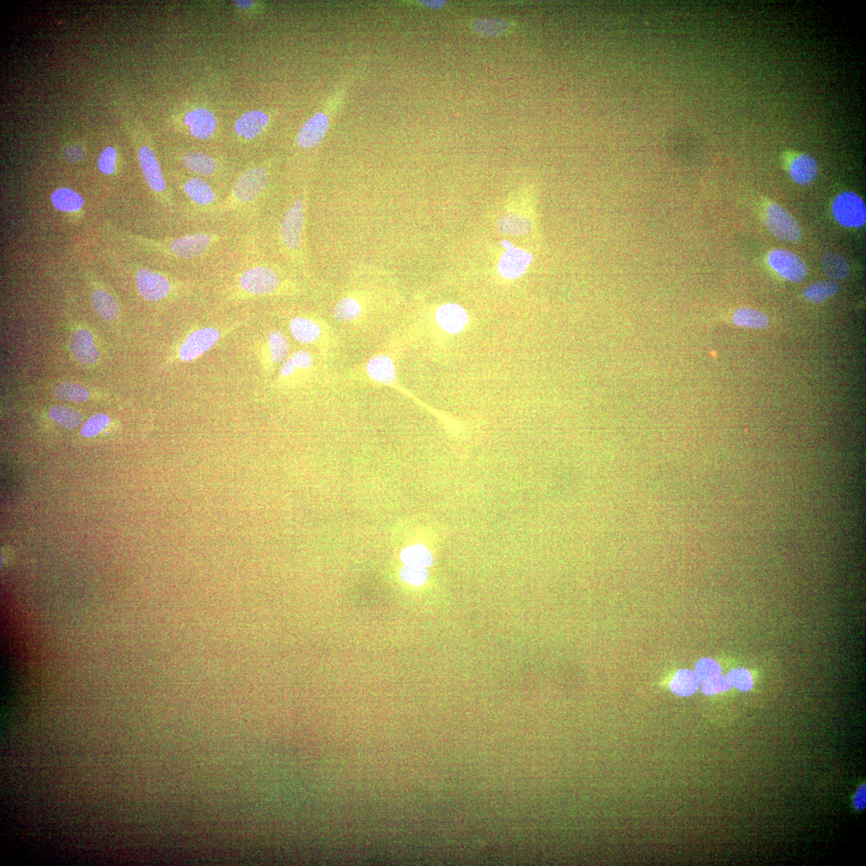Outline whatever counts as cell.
I'll return each mask as SVG.
<instances>
[{
  "label": "cell",
  "mask_w": 866,
  "mask_h": 866,
  "mask_svg": "<svg viewBox=\"0 0 866 866\" xmlns=\"http://www.w3.org/2000/svg\"><path fill=\"white\" fill-rule=\"evenodd\" d=\"M49 417L53 422L68 430H73L82 423L81 414L70 407L55 405L50 408Z\"/></svg>",
  "instance_id": "4316f807"
},
{
  "label": "cell",
  "mask_w": 866,
  "mask_h": 866,
  "mask_svg": "<svg viewBox=\"0 0 866 866\" xmlns=\"http://www.w3.org/2000/svg\"><path fill=\"white\" fill-rule=\"evenodd\" d=\"M54 395L58 400L71 402H82L89 398V393L84 387L72 382H63L58 385Z\"/></svg>",
  "instance_id": "f546056e"
},
{
  "label": "cell",
  "mask_w": 866,
  "mask_h": 866,
  "mask_svg": "<svg viewBox=\"0 0 866 866\" xmlns=\"http://www.w3.org/2000/svg\"><path fill=\"white\" fill-rule=\"evenodd\" d=\"M421 3H422L424 6L434 9L442 8L445 3L444 1H422Z\"/></svg>",
  "instance_id": "60d3db41"
},
{
  "label": "cell",
  "mask_w": 866,
  "mask_h": 866,
  "mask_svg": "<svg viewBox=\"0 0 866 866\" xmlns=\"http://www.w3.org/2000/svg\"><path fill=\"white\" fill-rule=\"evenodd\" d=\"M138 291L147 301L166 299L173 290L172 281L162 273L148 268L138 270L136 276Z\"/></svg>",
  "instance_id": "9c48e42d"
},
{
  "label": "cell",
  "mask_w": 866,
  "mask_h": 866,
  "mask_svg": "<svg viewBox=\"0 0 866 866\" xmlns=\"http://www.w3.org/2000/svg\"><path fill=\"white\" fill-rule=\"evenodd\" d=\"M70 349L74 358L79 363L94 365L99 359V353L92 334L87 329H78L72 334Z\"/></svg>",
  "instance_id": "4fadbf2b"
},
{
  "label": "cell",
  "mask_w": 866,
  "mask_h": 866,
  "mask_svg": "<svg viewBox=\"0 0 866 866\" xmlns=\"http://www.w3.org/2000/svg\"><path fill=\"white\" fill-rule=\"evenodd\" d=\"M726 677L732 687H735L742 692H748L753 686L752 674L745 668L735 669L727 674Z\"/></svg>",
  "instance_id": "e575fe53"
},
{
  "label": "cell",
  "mask_w": 866,
  "mask_h": 866,
  "mask_svg": "<svg viewBox=\"0 0 866 866\" xmlns=\"http://www.w3.org/2000/svg\"><path fill=\"white\" fill-rule=\"evenodd\" d=\"M699 683V680L693 672L683 669L674 674L670 688L672 692L679 697H690L697 693Z\"/></svg>",
  "instance_id": "44dd1931"
},
{
  "label": "cell",
  "mask_w": 866,
  "mask_h": 866,
  "mask_svg": "<svg viewBox=\"0 0 866 866\" xmlns=\"http://www.w3.org/2000/svg\"><path fill=\"white\" fill-rule=\"evenodd\" d=\"M268 344L270 358L274 363H279L284 360L289 353V343L284 334L279 332H272L268 336Z\"/></svg>",
  "instance_id": "4dcf8cb0"
},
{
  "label": "cell",
  "mask_w": 866,
  "mask_h": 866,
  "mask_svg": "<svg viewBox=\"0 0 866 866\" xmlns=\"http://www.w3.org/2000/svg\"><path fill=\"white\" fill-rule=\"evenodd\" d=\"M731 684L726 676H719L705 680L702 684V692L705 695H711L727 692L731 688Z\"/></svg>",
  "instance_id": "8d00e7d4"
},
{
  "label": "cell",
  "mask_w": 866,
  "mask_h": 866,
  "mask_svg": "<svg viewBox=\"0 0 866 866\" xmlns=\"http://www.w3.org/2000/svg\"><path fill=\"white\" fill-rule=\"evenodd\" d=\"M694 673L699 680V682L703 683L706 679L721 674V668L718 663L713 660V658H704L695 665Z\"/></svg>",
  "instance_id": "836d02e7"
},
{
  "label": "cell",
  "mask_w": 866,
  "mask_h": 866,
  "mask_svg": "<svg viewBox=\"0 0 866 866\" xmlns=\"http://www.w3.org/2000/svg\"><path fill=\"white\" fill-rule=\"evenodd\" d=\"M220 332L214 327H204L194 332L185 340L179 350L180 359L188 362L201 357L219 341Z\"/></svg>",
  "instance_id": "30bf717a"
},
{
  "label": "cell",
  "mask_w": 866,
  "mask_h": 866,
  "mask_svg": "<svg viewBox=\"0 0 866 866\" xmlns=\"http://www.w3.org/2000/svg\"><path fill=\"white\" fill-rule=\"evenodd\" d=\"M435 318L443 330L451 334L460 333L469 320L464 308L455 304L440 306Z\"/></svg>",
  "instance_id": "e0dca14e"
},
{
  "label": "cell",
  "mask_w": 866,
  "mask_h": 866,
  "mask_svg": "<svg viewBox=\"0 0 866 866\" xmlns=\"http://www.w3.org/2000/svg\"><path fill=\"white\" fill-rule=\"evenodd\" d=\"M274 256L263 245L254 230L244 231L232 247L210 269L231 276L233 297H268L277 293L284 281Z\"/></svg>",
  "instance_id": "6da1fadb"
},
{
  "label": "cell",
  "mask_w": 866,
  "mask_h": 866,
  "mask_svg": "<svg viewBox=\"0 0 866 866\" xmlns=\"http://www.w3.org/2000/svg\"><path fill=\"white\" fill-rule=\"evenodd\" d=\"M532 261V256L523 249L513 248L502 255L498 264L499 272L506 279H516L523 275Z\"/></svg>",
  "instance_id": "2e32d148"
},
{
  "label": "cell",
  "mask_w": 866,
  "mask_h": 866,
  "mask_svg": "<svg viewBox=\"0 0 866 866\" xmlns=\"http://www.w3.org/2000/svg\"><path fill=\"white\" fill-rule=\"evenodd\" d=\"M832 214L843 227L862 228L866 222V206L864 200L852 191L839 194L832 204Z\"/></svg>",
  "instance_id": "5b68a950"
},
{
  "label": "cell",
  "mask_w": 866,
  "mask_h": 866,
  "mask_svg": "<svg viewBox=\"0 0 866 866\" xmlns=\"http://www.w3.org/2000/svg\"><path fill=\"white\" fill-rule=\"evenodd\" d=\"M788 173L795 183L800 185H810L819 173V164L810 154L796 153L788 162Z\"/></svg>",
  "instance_id": "7c38bea8"
},
{
  "label": "cell",
  "mask_w": 866,
  "mask_h": 866,
  "mask_svg": "<svg viewBox=\"0 0 866 866\" xmlns=\"http://www.w3.org/2000/svg\"><path fill=\"white\" fill-rule=\"evenodd\" d=\"M403 564L407 566L426 568L431 566L433 557L426 547L422 545H414L407 547L401 555Z\"/></svg>",
  "instance_id": "d4e9b609"
},
{
  "label": "cell",
  "mask_w": 866,
  "mask_h": 866,
  "mask_svg": "<svg viewBox=\"0 0 866 866\" xmlns=\"http://www.w3.org/2000/svg\"><path fill=\"white\" fill-rule=\"evenodd\" d=\"M269 120L268 115L263 111H249L236 121L235 134L243 141H252L263 134Z\"/></svg>",
  "instance_id": "5bb4252c"
},
{
  "label": "cell",
  "mask_w": 866,
  "mask_h": 866,
  "mask_svg": "<svg viewBox=\"0 0 866 866\" xmlns=\"http://www.w3.org/2000/svg\"><path fill=\"white\" fill-rule=\"evenodd\" d=\"M328 118L325 114H317L308 119L302 126L297 137V143L301 148H311L320 144L328 130Z\"/></svg>",
  "instance_id": "9a60e30c"
},
{
  "label": "cell",
  "mask_w": 866,
  "mask_h": 866,
  "mask_svg": "<svg viewBox=\"0 0 866 866\" xmlns=\"http://www.w3.org/2000/svg\"><path fill=\"white\" fill-rule=\"evenodd\" d=\"M839 290L840 286L835 281L823 280L807 286L803 295L807 300L814 304H821L837 294Z\"/></svg>",
  "instance_id": "603a6c76"
},
{
  "label": "cell",
  "mask_w": 866,
  "mask_h": 866,
  "mask_svg": "<svg viewBox=\"0 0 866 866\" xmlns=\"http://www.w3.org/2000/svg\"><path fill=\"white\" fill-rule=\"evenodd\" d=\"M304 196H300V198L291 201V205L286 206L280 215L277 224L262 222L254 229L268 251L277 243L279 252H283L294 263H302L306 224V200Z\"/></svg>",
  "instance_id": "3957f363"
},
{
  "label": "cell",
  "mask_w": 866,
  "mask_h": 866,
  "mask_svg": "<svg viewBox=\"0 0 866 866\" xmlns=\"http://www.w3.org/2000/svg\"><path fill=\"white\" fill-rule=\"evenodd\" d=\"M184 122L191 136L199 141H208L214 136L217 120L209 109L198 108L185 115Z\"/></svg>",
  "instance_id": "8fae6325"
},
{
  "label": "cell",
  "mask_w": 866,
  "mask_h": 866,
  "mask_svg": "<svg viewBox=\"0 0 866 866\" xmlns=\"http://www.w3.org/2000/svg\"><path fill=\"white\" fill-rule=\"evenodd\" d=\"M289 327L292 336L302 343H314L321 334L320 327L311 318L304 317L292 318Z\"/></svg>",
  "instance_id": "d6986e66"
},
{
  "label": "cell",
  "mask_w": 866,
  "mask_h": 866,
  "mask_svg": "<svg viewBox=\"0 0 866 866\" xmlns=\"http://www.w3.org/2000/svg\"><path fill=\"white\" fill-rule=\"evenodd\" d=\"M84 155V150L82 146L74 145L69 146L65 151V156L68 161L72 162H77L81 161Z\"/></svg>",
  "instance_id": "f35d334b"
},
{
  "label": "cell",
  "mask_w": 866,
  "mask_h": 866,
  "mask_svg": "<svg viewBox=\"0 0 866 866\" xmlns=\"http://www.w3.org/2000/svg\"><path fill=\"white\" fill-rule=\"evenodd\" d=\"M400 576L403 582L412 586L419 587L427 581L428 573L424 568L405 566L401 571Z\"/></svg>",
  "instance_id": "d590c367"
},
{
  "label": "cell",
  "mask_w": 866,
  "mask_h": 866,
  "mask_svg": "<svg viewBox=\"0 0 866 866\" xmlns=\"http://www.w3.org/2000/svg\"><path fill=\"white\" fill-rule=\"evenodd\" d=\"M853 805L855 807H856V809L859 810H863L865 809V805H866L865 784H863L862 787H860L858 789L856 795H855L854 799H853Z\"/></svg>",
  "instance_id": "ab89813d"
},
{
  "label": "cell",
  "mask_w": 866,
  "mask_h": 866,
  "mask_svg": "<svg viewBox=\"0 0 866 866\" xmlns=\"http://www.w3.org/2000/svg\"><path fill=\"white\" fill-rule=\"evenodd\" d=\"M138 161L148 187L157 196L159 201L172 207L173 196L169 194L160 162L153 148L148 146H141L138 151Z\"/></svg>",
  "instance_id": "8992f818"
},
{
  "label": "cell",
  "mask_w": 866,
  "mask_h": 866,
  "mask_svg": "<svg viewBox=\"0 0 866 866\" xmlns=\"http://www.w3.org/2000/svg\"><path fill=\"white\" fill-rule=\"evenodd\" d=\"M110 424V419L105 414H95V415L90 417L87 422L83 425L81 433L84 438H91L95 437L100 433L108 426Z\"/></svg>",
  "instance_id": "d6a6232c"
},
{
  "label": "cell",
  "mask_w": 866,
  "mask_h": 866,
  "mask_svg": "<svg viewBox=\"0 0 866 866\" xmlns=\"http://www.w3.org/2000/svg\"><path fill=\"white\" fill-rule=\"evenodd\" d=\"M532 223L527 217L517 215H504L497 222L499 231L513 235H525L532 229Z\"/></svg>",
  "instance_id": "83f0119b"
},
{
  "label": "cell",
  "mask_w": 866,
  "mask_h": 866,
  "mask_svg": "<svg viewBox=\"0 0 866 866\" xmlns=\"http://www.w3.org/2000/svg\"><path fill=\"white\" fill-rule=\"evenodd\" d=\"M116 152L113 147L106 148L98 159V167L103 173L110 175L114 172Z\"/></svg>",
  "instance_id": "74e56055"
},
{
  "label": "cell",
  "mask_w": 866,
  "mask_h": 866,
  "mask_svg": "<svg viewBox=\"0 0 866 866\" xmlns=\"http://www.w3.org/2000/svg\"><path fill=\"white\" fill-rule=\"evenodd\" d=\"M236 6L242 10H247L254 6V1H235Z\"/></svg>",
  "instance_id": "b9f144b4"
},
{
  "label": "cell",
  "mask_w": 866,
  "mask_h": 866,
  "mask_svg": "<svg viewBox=\"0 0 866 866\" xmlns=\"http://www.w3.org/2000/svg\"><path fill=\"white\" fill-rule=\"evenodd\" d=\"M362 313V307L359 302L352 297H346L340 300L333 310L334 320L339 322H348L357 320Z\"/></svg>",
  "instance_id": "f1b7e54d"
},
{
  "label": "cell",
  "mask_w": 866,
  "mask_h": 866,
  "mask_svg": "<svg viewBox=\"0 0 866 866\" xmlns=\"http://www.w3.org/2000/svg\"><path fill=\"white\" fill-rule=\"evenodd\" d=\"M272 174L267 162L252 163L237 174L216 210L212 224L254 230L272 203Z\"/></svg>",
  "instance_id": "7a4b0ae2"
},
{
  "label": "cell",
  "mask_w": 866,
  "mask_h": 866,
  "mask_svg": "<svg viewBox=\"0 0 866 866\" xmlns=\"http://www.w3.org/2000/svg\"><path fill=\"white\" fill-rule=\"evenodd\" d=\"M767 260L769 268L786 280L799 283L806 278V264L798 254L789 249H774L768 253Z\"/></svg>",
  "instance_id": "ba28073f"
},
{
  "label": "cell",
  "mask_w": 866,
  "mask_h": 866,
  "mask_svg": "<svg viewBox=\"0 0 866 866\" xmlns=\"http://www.w3.org/2000/svg\"><path fill=\"white\" fill-rule=\"evenodd\" d=\"M52 201L57 210L63 212H76L82 208L84 200L76 191L61 188L52 195Z\"/></svg>",
  "instance_id": "484cf974"
},
{
  "label": "cell",
  "mask_w": 866,
  "mask_h": 866,
  "mask_svg": "<svg viewBox=\"0 0 866 866\" xmlns=\"http://www.w3.org/2000/svg\"><path fill=\"white\" fill-rule=\"evenodd\" d=\"M366 371L371 379L382 384L391 385L396 378L394 362L385 355L371 358L366 365Z\"/></svg>",
  "instance_id": "ac0fdd59"
},
{
  "label": "cell",
  "mask_w": 866,
  "mask_h": 866,
  "mask_svg": "<svg viewBox=\"0 0 866 866\" xmlns=\"http://www.w3.org/2000/svg\"><path fill=\"white\" fill-rule=\"evenodd\" d=\"M733 322L739 327L761 329L768 327L769 318L762 311L742 307L735 311Z\"/></svg>",
  "instance_id": "cb8c5ba5"
},
{
  "label": "cell",
  "mask_w": 866,
  "mask_h": 866,
  "mask_svg": "<svg viewBox=\"0 0 866 866\" xmlns=\"http://www.w3.org/2000/svg\"><path fill=\"white\" fill-rule=\"evenodd\" d=\"M93 304L98 314L107 321H113L118 316L119 305L113 296L102 290L95 291Z\"/></svg>",
  "instance_id": "7402d4cb"
},
{
  "label": "cell",
  "mask_w": 866,
  "mask_h": 866,
  "mask_svg": "<svg viewBox=\"0 0 866 866\" xmlns=\"http://www.w3.org/2000/svg\"><path fill=\"white\" fill-rule=\"evenodd\" d=\"M180 178L178 188L183 195L188 222L195 230L214 225L216 210L225 194L206 179L191 175Z\"/></svg>",
  "instance_id": "277c9868"
},
{
  "label": "cell",
  "mask_w": 866,
  "mask_h": 866,
  "mask_svg": "<svg viewBox=\"0 0 866 866\" xmlns=\"http://www.w3.org/2000/svg\"><path fill=\"white\" fill-rule=\"evenodd\" d=\"M766 226L772 235L787 242H798L801 237L799 223L790 212L778 203H770L765 210Z\"/></svg>",
  "instance_id": "52a82bcc"
},
{
  "label": "cell",
  "mask_w": 866,
  "mask_h": 866,
  "mask_svg": "<svg viewBox=\"0 0 866 866\" xmlns=\"http://www.w3.org/2000/svg\"><path fill=\"white\" fill-rule=\"evenodd\" d=\"M823 272L833 280H843L850 274V267L847 260L842 255L833 252H826L821 256Z\"/></svg>",
  "instance_id": "ffe728a7"
},
{
  "label": "cell",
  "mask_w": 866,
  "mask_h": 866,
  "mask_svg": "<svg viewBox=\"0 0 866 866\" xmlns=\"http://www.w3.org/2000/svg\"><path fill=\"white\" fill-rule=\"evenodd\" d=\"M312 364L311 355L306 350H297L285 361L280 369L281 376L288 377L294 373L296 369H307Z\"/></svg>",
  "instance_id": "1f68e13d"
}]
</instances>
